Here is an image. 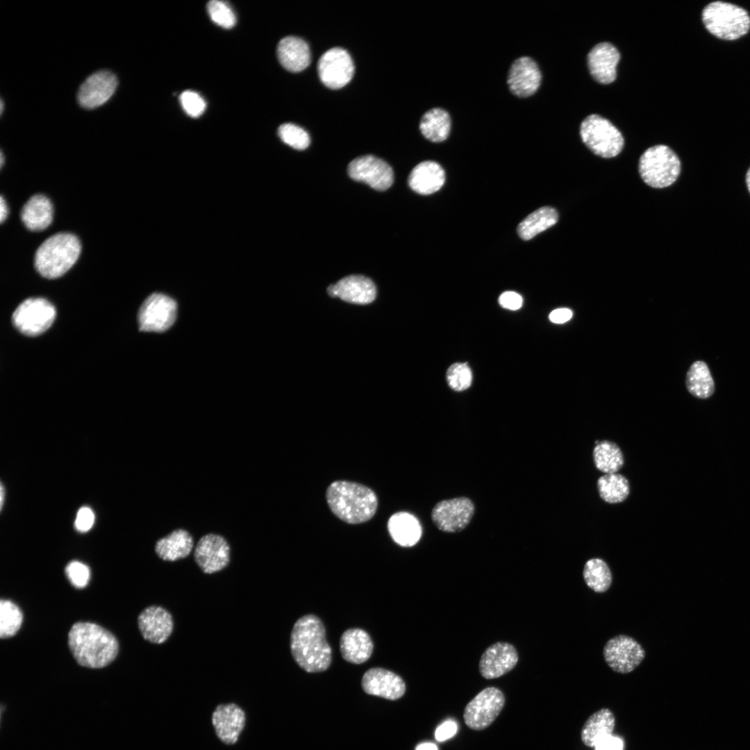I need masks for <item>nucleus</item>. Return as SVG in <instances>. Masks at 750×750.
<instances>
[{
    "label": "nucleus",
    "mask_w": 750,
    "mask_h": 750,
    "mask_svg": "<svg viewBox=\"0 0 750 750\" xmlns=\"http://www.w3.org/2000/svg\"><path fill=\"white\" fill-rule=\"evenodd\" d=\"M292 656L307 672L326 670L332 661V651L326 638V628L316 615L309 614L294 623L290 638Z\"/></svg>",
    "instance_id": "1"
},
{
    "label": "nucleus",
    "mask_w": 750,
    "mask_h": 750,
    "mask_svg": "<svg viewBox=\"0 0 750 750\" xmlns=\"http://www.w3.org/2000/svg\"><path fill=\"white\" fill-rule=\"evenodd\" d=\"M68 646L78 665L93 669L110 664L119 651L117 640L112 633L88 622L72 625L68 633Z\"/></svg>",
    "instance_id": "2"
},
{
    "label": "nucleus",
    "mask_w": 750,
    "mask_h": 750,
    "mask_svg": "<svg viewBox=\"0 0 750 750\" xmlns=\"http://www.w3.org/2000/svg\"><path fill=\"white\" fill-rule=\"evenodd\" d=\"M332 512L342 521L357 524L370 520L378 507V499L369 488L355 482L336 481L326 491Z\"/></svg>",
    "instance_id": "3"
},
{
    "label": "nucleus",
    "mask_w": 750,
    "mask_h": 750,
    "mask_svg": "<svg viewBox=\"0 0 750 750\" xmlns=\"http://www.w3.org/2000/svg\"><path fill=\"white\" fill-rule=\"evenodd\" d=\"M81 251V243L76 235L69 233L54 234L36 250L35 268L44 278H58L75 264Z\"/></svg>",
    "instance_id": "4"
},
{
    "label": "nucleus",
    "mask_w": 750,
    "mask_h": 750,
    "mask_svg": "<svg viewBox=\"0 0 750 750\" xmlns=\"http://www.w3.org/2000/svg\"><path fill=\"white\" fill-rule=\"evenodd\" d=\"M706 29L718 39L733 41L746 35L750 31V15L734 3L715 1L701 11Z\"/></svg>",
    "instance_id": "5"
},
{
    "label": "nucleus",
    "mask_w": 750,
    "mask_h": 750,
    "mask_svg": "<svg viewBox=\"0 0 750 750\" xmlns=\"http://www.w3.org/2000/svg\"><path fill=\"white\" fill-rule=\"evenodd\" d=\"M638 169L646 184L654 188H664L677 180L681 164L672 149L664 144H658L648 148L642 154Z\"/></svg>",
    "instance_id": "6"
},
{
    "label": "nucleus",
    "mask_w": 750,
    "mask_h": 750,
    "mask_svg": "<svg viewBox=\"0 0 750 750\" xmlns=\"http://www.w3.org/2000/svg\"><path fill=\"white\" fill-rule=\"evenodd\" d=\"M580 135L584 144L596 155L609 158L617 156L624 147L621 132L610 121L596 115L581 123Z\"/></svg>",
    "instance_id": "7"
},
{
    "label": "nucleus",
    "mask_w": 750,
    "mask_h": 750,
    "mask_svg": "<svg viewBox=\"0 0 750 750\" xmlns=\"http://www.w3.org/2000/svg\"><path fill=\"white\" fill-rule=\"evenodd\" d=\"M56 315L53 306L43 298H28L16 308L12 315L15 328L22 334L35 336L45 331Z\"/></svg>",
    "instance_id": "8"
},
{
    "label": "nucleus",
    "mask_w": 750,
    "mask_h": 750,
    "mask_svg": "<svg viewBox=\"0 0 750 750\" xmlns=\"http://www.w3.org/2000/svg\"><path fill=\"white\" fill-rule=\"evenodd\" d=\"M503 693L489 687L478 693L465 706L463 719L471 729L481 731L488 727L498 717L505 704Z\"/></svg>",
    "instance_id": "9"
},
{
    "label": "nucleus",
    "mask_w": 750,
    "mask_h": 750,
    "mask_svg": "<svg viewBox=\"0 0 750 750\" xmlns=\"http://www.w3.org/2000/svg\"><path fill=\"white\" fill-rule=\"evenodd\" d=\"M231 547L222 535L208 533L196 542L193 559L205 574H213L226 569L231 562Z\"/></svg>",
    "instance_id": "10"
},
{
    "label": "nucleus",
    "mask_w": 750,
    "mask_h": 750,
    "mask_svg": "<svg viewBox=\"0 0 750 750\" xmlns=\"http://www.w3.org/2000/svg\"><path fill=\"white\" fill-rule=\"evenodd\" d=\"M475 512L473 501L465 497H455L438 502L431 511L434 525L445 533H457L470 523Z\"/></svg>",
    "instance_id": "11"
},
{
    "label": "nucleus",
    "mask_w": 750,
    "mask_h": 750,
    "mask_svg": "<svg viewBox=\"0 0 750 750\" xmlns=\"http://www.w3.org/2000/svg\"><path fill=\"white\" fill-rule=\"evenodd\" d=\"M177 304L171 297L161 294L149 295L138 312V324L142 331L162 332L168 329L176 317Z\"/></svg>",
    "instance_id": "12"
},
{
    "label": "nucleus",
    "mask_w": 750,
    "mask_h": 750,
    "mask_svg": "<svg viewBox=\"0 0 750 750\" xmlns=\"http://www.w3.org/2000/svg\"><path fill=\"white\" fill-rule=\"evenodd\" d=\"M603 655L612 670L619 674H627L641 664L645 657V651L633 638L618 635L606 643Z\"/></svg>",
    "instance_id": "13"
},
{
    "label": "nucleus",
    "mask_w": 750,
    "mask_h": 750,
    "mask_svg": "<svg viewBox=\"0 0 750 750\" xmlns=\"http://www.w3.org/2000/svg\"><path fill=\"white\" fill-rule=\"evenodd\" d=\"M347 172L353 180L364 183L378 191L388 189L394 181L392 167L383 160L372 155L353 159L348 165Z\"/></svg>",
    "instance_id": "14"
},
{
    "label": "nucleus",
    "mask_w": 750,
    "mask_h": 750,
    "mask_svg": "<svg viewBox=\"0 0 750 750\" xmlns=\"http://www.w3.org/2000/svg\"><path fill=\"white\" fill-rule=\"evenodd\" d=\"M317 70L326 86L337 89L350 81L354 73V65L348 51L337 47L329 49L321 56Z\"/></svg>",
    "instance_id": "15"
},
{
    "label": "nucleus",
    "mask_w": 750,
    "mask_h": 750,
    "mask_svg": "<svg viewBox=\"0 0 750 750\" xmlns=\"http://www.w3.org/2000/svg\"><path fill=\"white\" fill-rule=\"evenodd\" d=\"M211 722L219 740L224 744L233 745L245 728L247 715L237 703H220L212 713Z\"/></svg>",
    "instance_id": "16"
},
{
    "label": "nucleus",
    "mask_w": 750,
    "mask_h": 750,
    "mask_svg": "<svg viewBox=\"0 0 750 750\" xmlns=\"http://www.w3.org/2000/svg\"><path fill=\"white\" fill-rule=\"evenodd\" d=\"M118 85L115 74L100 70L88 76L81 85L77 94L79 105L85 109H94L107 102Z\"/></svg>",
    "instance_id": "17"
},
{
    "label": "nucleus",
    "mask_w": 750,
    "mask_h": 750,
    "mask_svg": "<svg viewBox=\"0 0 750 750\" xmlns=\"http://www.w3.org/2000/svg\"><path fill=\"white\" fill-rule=\"evenodd\" d=\"M542 81V74L536 62L528 56H522L511 64L507 84L511 93L525 98L535 94Z\"/></svg>",
    "instance_id": "18"
},
{
    "label": "nucleus",
    "mask_w": 750,
    "mask_h": 750,
    "mask_svg": "<svg viewBox=\"0 0 750 750\" xmlns=\"http://www.w3.org/2000/svg\"><path fill=\"white\" fill-rule=\"evenodd\" d=\"M138 624L142 638L153 644L165 642L172 634V615L165 608L151 606L144 608L138 617Z\"/></svg>",
    "instance_id": "19"
},
{
    "label": "nucleus",
    "mask_w": 750,
    "mask_h": 750,
    "mask_svg": "<svg viewBox=\"0 0 750 750\" xmlns=\"http://www.w3.org/2000/svg\"><path fill=\"white\" fill-rule=\"evenodd\" d=\"M517 661L518 653L515 647L508 642H498L483 652L478 668L485 678H497L511 671Z\"/></svg>",
    "instance_id": "20"
},
{
    "label": "nucleus",
    "mask_w": 750,
    "mask_h": 750,
    "mask_svg": "<svg viewBox=\"0 0 750 750\" xmlns=\"http://www.w3.org/2000/svg\"><path fill=\"white\" fill-rule=\"evenodd\" d=\"M361 685L366 693L390 700L399 699L406 692V684L399 675L381 667L368 669Z\"/></svg>",
    "instance_id": "21"
},
{
    "label": "nucleus",
    "mask_w": 750,
    "mask_h": 750,
    "mask_svg": "<svg viewBox=\"0 0 750 750\" xmlns=\"http://www.w3.org/2000/svg\"><path fill=\"white\" fill-rule=\"evenodd\" d=\"M327 292L332 297L356 304H367L376 298V288L373 281L362 275L344 277L328 286Z\"/></svg>",
    "instance_id": "22"
},
{
    "label": "nucleus",
    "mask_w": 750,
    "mask_h": 750,
    "mask_svg": "<svg viewBox=\"0 0 750 750\" xmlns=\"http://www.w3.org/2000/svg\"><path fill=\"white\" fill-rule=\"evenodd\" d=\"M620 59L617 49L609 42L596 44L588 55V65L592 76L599 83L608 84L617 76V65Z\"/></svg>",
    "instance_id": "23"
},
{
    "label": "nucleus",
    "mask_w": 750,
    "mask_h": 750,
    "mask_svg": "<svg viewBox=\"0 0 750 750\" xmlns=\"http://www.w3.org/2000/svg\"><path fill=\"white\" fill-rule=\"evenodd\" d=\"M195 546L192 534L180 528L158 539L154 545L156 556L163 561L174 562L191 556Z\"/></svg>",
    "instance_id": "24"
},
{
    "label": "nucleus",
    "mask_w": 750,
    "mask_h": 750,
    "mask_svg": "<svg viewBox=\"0 0 750 750\" xmlns=\"http://www.w3.org/2000/svg\"><path fill=\"white\" fill-rule=\"evenodd\" d=\"M445 181L443 168L436 162L426 160L417 165L408 176V185L415 192L431 194L439 190Z\"/></svg>",
    "instance_id": "25"
},
{
    "label": "nucleus",
    "mask_w": 750,
    "mask_h": 750,
    "mask_svg": "<svg viewBox=\"0 0 750 750\" xmlns=\"http://www.w3.org/2000/svg\"><path fill=\"white\" fill-rule=\"evenodd\" d=\"M374 649L369 635L361 628L345 631L340 639V649L344 660L353 664H361L371 657Z\"/></svg>",
    "instance_id": "26"
},
{
    "label": "nucleus",
    "mask_w": 750,
    "mask_h": 750,
    "mask_svg": "<svg viewBox=\"0 0 750 750\" xmlns=\"http://www.w3.org/2000/svg\"><path fill=\"white\" fill-rule=\"evenodd\" d=\"M279 62L290 72H299L305 69L310 62V51L307 42L297 36L282 38L277 46Z\"/></svg>",
    "instance_id": "27"
},
{
    "label": "nucleus",
    "mask_w": 750,
    "mask_h": 750,
    "mask_svg": "<svg viewBox=\"0 0 750 750\" xmlns=\"http://www.w3.org/2000/svg\"><path fill=\"white\" fill-rule=\"evenodd\" d=\"M20 217L23 224L28 230L42 231L52 222L51 202L43 194H35L30 197L23 206Z\"/></svg>",
    "instance_id": "28"
},
{
    "label": "nucleus",
    "mask_w": 750,
    "mask_h": 750,
    "mask_svg": "<svg viewBox=\"0 0 750 750\" xmlns=\"http://www.w3.org/2000/svg\"><path fill=\"white\" fill-rule=\"evenodd\" d=\"M388 528L392 540L402 547L415 545L422 535V528L418 520L406 512L393 514L388 520Z\"/></svg>",
    "instance_id": "29"
},
{
    "label": "nucleus",
    "mask_w": 750,
    "mask_h": 750,
    "mask_svg": "<svg viewBox=\"0 0 750 750\" xmlns=\"http://www.w3.org/2000/svg\"><path fill=\"white\" fill-rule=\"evenodd\" d=\"M615 726V717L608 708H603L592 714L581 731V739L587 747H594L602 737L612 735Z\"/></svg>",
    "instance_id": "30"
},
{
    "label": "nucleus",
    "mask_w": 750,
    "mask_h": 750,
    "mask_svg": "<svg viewBox=\"0 0 750 750\" xmlns=\"http://www.w3.org/2000/svg\"><path fill=\"white\" fill-rule=\"evenodd\" d=\"M451 121L449 114L441 108L426 111L421 118L419 129L422 135L433 142H441L449 135Z\"/></svg>",
    "instance_id": "31"
},
{
    "label": "nucleus",
    "mask_w": 750,
    "mask_h": 750,
    "mask_svg": "<svg viewBox=\"0 0 750 750\" xmlns=\"http://www.w3.org/2000/svg\"><path fill=\"white\" fill-rule=\"evenodd\" d=\"M558 220V214L555 208L550 206L540 208L519 223L518 235L522 239L528 240L555 225Z\"/></svg>",
    "instance_id": "32"
},
{
    "label": "nucleus",
    "mask_w": 750,
    "mask_h": 750,
    "mask_svg": "<svg viewBox=\"0 0 750 750\" xmlns=\"http://www.w3.org/2000/svg\"><path fill=\"white\" fill-rule=\"evenodd\" d=\"M689 392L699 399L710 397L714 392L715 385L707 365L701 360L694 362L690 367L685 380Z\"/></svg>",
    "instance_id": "33"
},
{
    "label": "nucleus",
    "mask_w": 750,
    "mask_h": 750,
    "mask_svg": "<svg viewBox=\"0 0 750 750\" xmlns=\"http://www.w3.org/2000/svg\"><path fill=\"white\" fill-rule=\"evenodd\" d=\"M596 467L606 474L618 472L624 465V456L620 448L609 440L600 441L593 450Z\"/></svg>",
    "instance_id": "34"
},
{
    "label": "nucleus",
    "mask_w": 750,
    "mask_h": 750,
    "mask_svg": "<svg viewBox=\"0 0 750 750\" xmlns=\"http://www.w3.org/2000/svg\"><path fill=\"white\" fill-rule=\"evenodd\" d=\"M597 489L600 497L609 503L624 501L628 496L630 486L627 478L622 474H606L599 478Z\"/></svg>",
    "instance_id": "35"
},
{
    "label": "nucleus",
    "mask_w": 750,
    "mask_h": 750,
    "mask_svg": "<svg viewBox=\"0 0 750 750\" xmlns=\"http://www.w3.org/2000/svg\"><path fill=\"white\" fill-rule=\"evenodd\" d=\"M586 585L598 593L606 592L612 583V574L608 564L600 558L588 560L583 567Z\"/></svg>",
    "instance_id": "36"
},
{
    "label": "nucleus",
    "mask_w": 750,
    "mask_h": 750,
    "mask_svg": "<svg viewBox=\"0 0 750 750\" xmlns=\"http://www.w3.org/2000/svg\"><path fill=\"white\" fill-rule=\"evenodd\" d=\"M23 615L19 608L10 600L0 601V637L15 635L21 627Z\"/></svg>",
    "instance_id": "37"
},
{
    "label": "nucleus",
    "mask_w": 750,
    "mask_h": 750,
    "mask_svg": "<svg viewBox=\"0 0 750 750\" xmlns=\"http://www.w3.org/2000/svg\"><path fill=\"white\" fill-rule=\"evenodd\" d=\"M278 134L283 142L298 150L306 149L310 143L308 132L294 124H281L278 129Z\"/></svg>",
    "instance_id": "38"
},
{
    "label": "nucleus",
    "mask_w": 750,
    "mask_h": 750,
    "mask_svg": "<svg viewBox=\"0 0 750 750\" xmlns=\"http://www.w3.org/2000/svg\"><path fill=\"white\" fill-rule=\"evenodd\" d=\"M207 10L213 22L225 28H231L235 24V15L225 1L212 0L208 3Z\"/></svg>",
    "instance_id": "39"
},
{
    "label": "nucleus",
    "mask_w": 750,
    "mask_h": 750,
    "mask_svg": "<svg viewBox=\"0 0 750 750\" xmlns=\"http://www.w3.org/2000/svg\"><path fill=\"white\" fill-rule=\"evenodd\" d=\"M472 371L467 363H454L447 372V381L449 385L456 391L467 389L472 384Z\"/></svg>",
    "instance_id": "40"
},
{
    "label": "nucleus",
    "mask_w": 750,
    "mask_h": 750,
    "mask_svg": "<svg viewBox=\"0 0 750 750\" xmlns=\"http://www.w3.org/2000/svg\"><path fill=\"white\" fill-rule=\"evenodd\" d=\"M65 573L72 585L76 588H85L90 581L89 567L77 560L71 561L67 565Z\"/></svg>",
    "instance_id": "41"
},
{
    "label": "nucleus",
    "mask_w": 750,
    "mask_h": 750,
    "mask_svg": "<svg viewBox=\"0 0 750 750\" xmlns=\"http://www.w3.org/2000/svg\"><path fill=\"white\" fill-rule=\"evenodd\" d=\"M179 99L185 112L192 117L200 116L205 110L206 106L204 99L194 91H184Z\"/></svg>",
    "instance_id": "42"
},
{
    "label": "nucleus",
    "mask_w": 750,
    "mask_h": 750,
    "mask_svg": "<svg viewBox=\"0 0 750 750\" xmlns=\"http://www.w3.org/2000/svg\"><path fill=\"white\" fill-rule=\"evenodd\" d=\"M94 522V514L89 507H81L77 512L74 525L79 532H87L93 526Z\"/></svg>",
    "instance_id": "43"
},
{
    "label": "nucleus",
    "mask_w": 750,
    "mask_h": 750,
    "mask_svg": "<svg viewBox=\"0 0 750 750\" xmlns=\"http://www.w3.org/2000/svg\"><path fill=\"white\" fill-rule=\"evenodd\" d=\"M499 303L504 308L516 310L521 308L523 300L518 293L506 291L500 295Z\"/></svg>",
    "instance_id": "44"
},
{
    "label": "nucleus",
    "mask_w": 750,
    "mask_h": 750,
    "mask_svg": "<svg viewBox=\"0 0 750 750\" xmlns=\"http://www.w3.org/2000/svg\"><path fill=\"white\" fill-rule=\"evenodd\" d=\"M624 742L622 738L612 735H607L600 738L594 745L595 750H623Z\"/></svg>",
    "instance_id": "45"
},
{
    "label": "nucleus",
    "mask_w": 750,
    "mask_h": 750,
    "mask_svg": "<svg viewBox=\"0 0 750 750\" xmlns=\"http://www.w3.org/2000/svg\"><path fill=\"white\" fill-rule=\"evenodd\" d=\"M457 724L453 720H448L439 726L435 733V739L443 742L452 738L457 731Z\"/></svg>",
    "instance_id": "46"
},
{
    "label": "nucleus",
    "mask_w": 750,
    "mask_h": 750,
    "mask_svg": "<svg viewBox=\"0 0 750 750\" xmlns=\"http://www.w3.org/2000/svg\"><path fill=\"white\" fill-rule=\"evenodd\" d=\"M572 316V312L568 308H558L549 314V319L553 323L562 324L569 321Z\"/></svg>",
    "instance_id": "47"
},
{
    "label": "nucleus",
    "mask_w": 750,
    "mask_h": 750,
    "mask_svg": "<svg viewBox=\"0 0 750 750\" xmlns=\"http://www.w3.org/2000/svg\"><path fill=\"white\" fill-rule=\"evenodd\" d=\"M8 209L6 201L1 196L0 198V222L2 223L8 217Z\"/></svg>",
    "instance_id": "48"
},
{
    "label": "nucleus",
    "mask_w": 750,
    "mask_h": 750,
    "mask_svg": "<svg viewBox=\"0 0 750 750\" xmlns=\"http://www.w3.org/2000/svg\"><path fill=\"white\" fill-rule=\"evenodd\" d=\"M415 750H438L437 746L431 742H424L419 744Z\"/></svg>",
    "instance_id": "49"
},
{
    "label": "nucleus",
    "mask_w": 750,
    "mask_h": 750,
    "mask_svg": "<svg viewBox=\"0 0 750 750\" xmlns=\"http://www.w3.org/2000/svg\"><path fill=\"white\" fill-rule=\"evenodd\" d=\"M4 494H5L4 488H3V485L2 483H1V488H0V506H1V510H2L3 506Z\"/></svg>",
    "instance_id": "50"
},
{
    "label": "nucleus",
    "mask_w": 750,
    "mask_h": 750,
    "mask_svg": "<svg viewBox=\"0 0 750 750\" xmlns=\"http://www.w3.org/2000/svg\"><path fill=\"white\" fill-rule=\"evenodd\" d=\"M745 181H746L747 188L748 191H749V192L750 194V167L748 169V170L747 171L746 176H745Z\"/></svg>",
    "instance_id": "51"
},
{
    "label": "nucleus",
    "mask_w": 750,
    "mask_h": 750,
    "mask_svg": "<svg viewBox=\"0 0 750 750\" xmlns=\"http://www.w3.org/2000/svg\"><path fill=\"white\" fill-rule=\"evenodd\" d=\"M0 158H1V159H0L1 167H2L3 165V162H4V161H3L4 160V157H3V154L2 152H1Z\"/></svg>",
    "instance_id": "52"
},
{
    "label": "nucleus",
    "mask_w": 750,
    "mask_h": 750,
    "mask_svg": "<svg viewBox=\"0 0 750 750\" xmlns=\"http://www.w3.org/2000/svg\"><path fill=\"white\" fill-rule=\"evenodd\" d=\"M0 107H1V110H0V111H1V114H2V112H3V99H1V105H0Z\"/></svg>",
    "instance_id": "53"
}]
</instances>
